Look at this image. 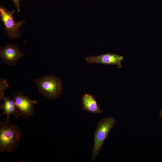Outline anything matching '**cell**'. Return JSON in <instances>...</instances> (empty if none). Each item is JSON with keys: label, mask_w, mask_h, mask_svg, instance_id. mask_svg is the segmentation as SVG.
<instances>
[{"label": "cell", "mask_w": 162, "mask_h": 162, "mask_svg": "<svg viewBox=\"0 0 162 162\" xmlns=\"http://www.w3.org/2000/svg\"><path fill=\"white\" fill-rule=\"evenodd\" d=\"M22 132L17 126L9 121L0 124V152H10L16 148L20 140Z\"/></svg>", "instance_id": "obj_1"}, {"label": "cell", "mask_w": 162, "mask_h": 162, "mask_svg": "<svg viewBox=\"0 0 162 162\" xmlns=\"http://www.w3.org/2000/svg\"><path fill=\"white\" fill-rule=\"evenodd\" d=\"M116 123L115 118L112 117L104 118L98 122L94 135L91 158L92 160L96 159L102 150L105 141Z\"/></svg>", "instance_id": "obj_2"}, {"label": "cell", "mask_w": 162, "mask_h": 162, "mask_svg": "<svg viewBox=\"0 0 162 162\" xmlns=\"http://www.w3.org/2000/svg\"><path fill=\"white\" fill-rule=\"evenodd\" d=\"M37 84L39 93L50 99L59 98L62 93V80L56 76L50 75L34 80Z\"/></svg>", "instance_id": "obj_3"}, {"label": "cell", "mask_w": 162, "mask_h": 162, "mask_svg": "<svg viewBox=\"0 0 162 162\" xmlns=\"http://www.w3.org/2000/svg\"><path fill=\"white\" fill-rule=\"evenodd\" d=\"M14 10L9 11L2 6L0 7V20L4 26V29L10 40L12 39L19 38L21 28L25 21L15 22L14 18Z\"/></svg>", "instance_id": "obj_4"}, {"label": "cell", "mask_w": 162, "mask_h": 162, "mask_svg": "<svg viewBox=\"0 0 162 162\" xmlns=\"http://www.w3.org/2000/svg\"><path fill=\"white\" fill-rule=\"evenodd\" d=\"M23 92H18L13 96V99L18 111L19 116L27 118L29 116L33 117L34 106L38 101L30 99L27 95L24 96Z\"/></svg>", "instance_id": "obj_5"}, {"label": "cell", "mask_w": 162, "mask_h": 162, "mask_svg": "<svg viewBox=\"0 0 162 162\" xmlns=\"http://www.w3.org/2000/svg\"><path fill=\"white\" fill-rule=\"evenodd\" d=\"M124 59V57L121 55L108 53L96 56H89L86 58V61L88 64L98 63L106 65H114L120 68L122 67V62Z\"/></svg>", "instance_id": "obj_6"}, {"label": "cell", "mask_w": 162, "mask_h": 162, "mask_svg": "<svg viewBox=\"0 0 162 162\" xmlns=\"http://www.w3.org/2000/svg\"><path fill=\"white\" fill-rule=\"evenodd\" d=\"M25 56L16 45L10 43L0 48V58L7 65L16 64L20 58Z\"/></svg>", "instance_id": "obj_7"}, {"label": "cell", "mask_w": 162, "mask_h": 162, "mask_svg": "<svg viewBox=\"0 0 162 162\" xmlns=\"http://www.w3.org/2000/svg\"><path fill=\"white\" fill-rule=\"evenodd\" d=\"M81 102L82 110L87 112L95 114H101L103 112L94 96L91 94L84 93L82 97Z\"/></svg>", "instance_id": "obj_8"}, {"label": "cell", "mask_w": 162, "mask_h": 162, "mask_svg": "<svg viewBox=\"0 0 162 162\" xmlns=\"http://www.w3.org/2000/svg\"><path fill=\"white\" fill-rule=\"evenodd\" d=\"M3 100L4 102L1 105L0 108L4 110V112L0 115V116L6 114L7 115V121H9L10 116L11 114L17 118L19 116L14 100L10 99V97L8 98L5 97Z\"/></svg>", "instance_id": "obj_9"}, {"label": "cell", "mask_w": 162, "mask_h": 162, "mask_svg": "<svg viewBox=\"0 0 162 162\" xmlns=\"http://www.w3.org/2000/svg\"><path fill=\"white\" fill-rule=\"evenodd\" d=\"M10 86L7 83V80L3 78H1L0 80V99L3 100L5 97L4 92L5 90Z\"/></svg>", "instance_id": "obj_10"}, {"label": "cell", "mask_w": 162, "mask_h": 162, "mask_svg": "<svg viewBox=\"0 0 162 162\" xmlns=\"http://www.w3.org/2000/svg\"><path fill=\"white\" fill-rule=\"evenodd\" d=\"M15 6L16 7L18 12L20 11V0H13Z\"/></svg>", "instance_id": "obj_11"}, {"label": "cell", "mask_w": 162, "mask_h": 162, "mask_svg": "<svg viewBox=\"0 0 162 162\" xmlns=\"http://www.w3.org/2000/svg\"><path fill=\"white\" fill-rule=\"evenodd\" d=\"M159 115H160V116L162 118V110L160 112L159 114Z\"/></svg>", "instance_id": "obj_12"}]
</instances>
